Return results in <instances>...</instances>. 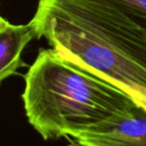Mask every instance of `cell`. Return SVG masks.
<instances>
[{"instance_id":"1","label":"cell","mask_w":146,"mask_h":146,"mask_svg":"<svg viewBox=\"0 0 146 146\" xmlns=\"http://www.w3.org/2000/svg\"><path fill=\"white\" fill-rule=\"evenodd\" d=\"M36 39L121 89L146 90V29L106 0H39Z\"/></svg>"},{"instance_id":"2","label":"cell","mask_w":146,"mask_h":146,"mask_svg":"<svg viewBox=\"0 0 146 146\" xmlns=\"http://www.w3.org/2000/svg\"><path fill=\"white\" fill-rule=\"evenodd\" d=\"M24 81L25 114L44 140L75 138L137 104L119 86L53 48L39 50Z\"/></svg>"},{"instance_id":"3","label":"cell","mask_w":146,"mask_h":146,"mask_svg":"<svg viewBox=\"0 0 146 146\" xmlns=\"http://www.w3.org/2000/svg\"><path fill=\"white\" fill-rule=\"evenodd\" d=\"M73 139L83 146H146V110L136 104L124 115Z\"/></svg>"},{"instance_id":"4","label":"cell","mask_w":146,"mask_h":146,"mask_svg":"<svg viewBox=\"0 0 146 146\" xmlns=\"http://www.w3.org/2000/svg\"><path fill=\"white\" fill-rule=\"evenodd\" d=\"M34 38L36 33L30 21L27 24H12L0 17V81L18 75L21 67L28 66L22 60V53Z\"/></svg>"},{"instance_id":"5","label":"cell","mask_w":146,"mask_h":146,"mask_svg":"<svg viewBox=\"0 0 146 146\" xmlns=\"http://www.w3.org/2000/svg\"><path fill=\"white\" fill-rule=\"evenodd\" d=\"M126 12L146 29V0H106Z\"/></svg>"},{"instance_id":"6","label":"cell","mask_w":146,"mask_h":146,"mask_svg":"<svg viewBox=\"0 0 146 146\" xmlns=\"http://www.w3.org/2000/svg\"><path fill=\"white\" fill-rule=\"evenodd\" d=\"M125 92H127L133 100L137 104H139L140 106L144 108L146 110V90H133V89H126L124 90Z\"/></svg>"},{"instance_id":"7","label":"cell","mask_w":146,"mask_h":146,"mask_svg":"<svg viewBox=\"0 0 146 146\" xmlns=\"http://www.w3.org/2000/svg\"><path fill=\"white\" fill-rule=\"evenodd\" d=\"M67 139H68V146H83L80 143H78L75 139H73V138H71V137H68Z\"/></svg>"}]
</instances>
